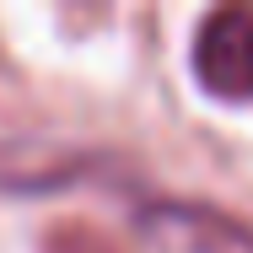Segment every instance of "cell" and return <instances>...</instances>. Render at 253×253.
I'll list each match as a JSON object with an SVG mask.
<instances>
[{
    "instance_id": "6da1fadb",
    "label": "cell",
    "mask_w": 253,
    "mask_h": 253,
    "mask_svg": "<svg viewBox=\"0 0 253 253\" xmlns=\"http://www.w3.org/2000/svg\"><path fill=\"white\" fill-rule=\"evenodd\" d=\"M189 70L210 97L253 102V5H215L205 11L189 43Z\"/></svg>"
},
{
    "instance_id": "7a4b0ae2",
    "label": "cell",
    "mask_w": 253,
    "mask_h": 253,
    "mask_svg": "<svg viewBox=\"0 0 253 253\" xmlns=\"http://www.w3.org/2000/svg\"><path fill=\"white\" fill-rule=\"evenodd\" d=\"M140 226L167 248H194V253H253V232L243 221L205 210V205H151L140 210Z\"/></svg>"
},
{
    "instance_id": "3957f363",
    "label": "cell",
    "mask_w": 253,
    "mask_h": 253,
    "mask_svg": "<svg viewBox=\"0 0 253 253\" xmlns=\"http://www.w3.org/2000/svg\"><path fill=\"white\" fill-rule=\"evenodd\" d=\"M38 253H124V248L92 221H54L38 237Z\"/></svg>"
}]
</instances>
